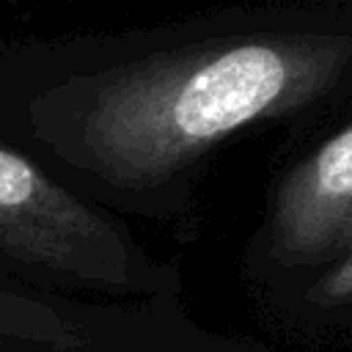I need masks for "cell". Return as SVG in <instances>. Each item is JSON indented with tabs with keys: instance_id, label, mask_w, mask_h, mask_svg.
<instances>
[{
	"instance_id": "cell-1",
	"label": "cell",
	"mask_w": 352,
	"mask_h": 352,
	"mask_svg": "<svg viewBox=\"0 0 352 352\" xmlns=\"http://www.w3.org/2000/svg\"><path fill=\"white\" fill-rule=\"evenodd\" d=\"M349 104L352 0H242L77 47L30 116L88 201L192 239L231 143Z\"/></svg>"
},
{
	"instance_id": "cell-2",
	"label": "cell",
	"mask_w": 352,
	"mask_h": 352,
	"mask_svg": "<svg viewBox=\"0 0 352 352\" xmlns=\"http://www.w3.org/2000/svg\"><path fill=\"white\" fill-rule=\"evenodd\" d=\"M0 253L52 280L113 300L184 294L176 258L154 256L118 214L6 146H0Z\"/></svg>"
},
{
	"instance_id": "cell-3",
	"label": "cell",
	"mask_w": 352,
	"mask_h": 352,
	"mask_svg": "<svg viewBox=\"0 0 352 352\" xmlns=\"http://www.w3.org/2000/svg\"><path fill=\"white\" fill-rule=\"evenodd\" d=\"M305 135L275 168L242 245L248 297L305 278L352 248V104Z\"/></svg>"
},
{
	"instance_id": "cell-4",
	"label": "cell",
	"mask_w": 352,
	"mask_h": 352,
	"mask_svg": "<svg viewBox=\"0 0 352 352\" xmlns=\"http://www.w3.org/2000/svg\"><path fill=\"white\" fill-rule=\"evenodd\" d=\"M248 300L256 322L280 344L352 352V248L322 270Z\"/></svg>"
},
{
	"instance_id": "cell-5",
	"label": "cell",
	"mask_w": 352,
	"mask_h": 352,
	"mask_svg": "<svg viewBox=\"0 0 352 352\" xmlns=\"http://www.w3.org/2000/svg\"><path fill=\"white\" fill-rule=\"evenodd\" d=\"M3 352V349H0ZM96 352H280L264 341L220 336L195 322L182 297L121 300Z\"/></svg>"
},
{
	"instance_id": "cell-6",
	"label": "cell",
	"mask_w": 352,
	"mask_h": 352,
	"mask_svg": "<svg viewBox=\"0 0 352 352\" xmlns=\"http://www.w3.org/2000/svg\"><path fill=\"white\" fill-rule=\"evenodd\" d=\"M107 308L55 302L44 294L0 283V344H22L44 352H82L104 324Z\"/></svg>"
}]
</instances>
